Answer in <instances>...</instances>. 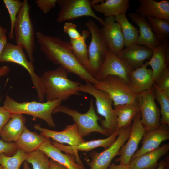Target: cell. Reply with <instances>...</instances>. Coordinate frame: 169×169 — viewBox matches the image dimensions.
Listing matches in <instances>:
<instances>
[{
	"instance_id": "1",
	"label": "cell",
	"mask_w": 169,
	"mask_h": 169,
	"mask_svg": "<svg viewBox=\"0 0 169 169\" xmlns=\"http://www.w3.org/2000/svg\"><path fill=\"white\" fill-rule=\"evenodd\" d=\"M35 34L40 50L48 60L59 65L68 73L77 75L86 83L94 84L98 82L78 61L70 42L63 41L58 37L45 34L40 31H37Z\"/></svg>"
},
{
	"instance_id": "2",
	"label": "cell",
	"mask_w": 169,
	"mask_h": 169,
	"mask_svg": "<svg viewBox=\"0 0 169 169\" xmlns=\"http://www.w3.org/2000/svg\"><path fill=\"white\" fill-rule=\"evenodd\" d=\"M68 73L59 66L54 70L44 72L41 75L47 101L60 99L67 100L72 95H79V87L81 84L68 77Z\"/></svg>"
},
{
	"instance_id": "3",
	"label": "cell",
	"mask_w": 169,
	"mask_h": 169,
	"mask_svg": "<svg viewBox=\"0 0 169 169\" xmlns=\"http://www.w3.org/2000/svg\"><path fill=\"white\" fill-rule=\"evenodd\" d=\"M62 101L57 99L45 102L35 101L19 102L15 101L8 95H6L3 106L13 113L27 114L33 118H38L44 121L51 127H55V125L52 116L53 111Z\"/></svg>"
},
{
	"instance_id": "4",
	"label": "cell",
	"mask_w": 169,
	"mask_h": 169,
	"mask_svg": "<svg viewBox=\"0 0 169 169\" xmlns=\"http://www.w3.org/2000/svg\"><path fill=\"white\" fill-rule=\"evenodd\" d=\"M79 91L87 93L92 95L95 99L97 113L104 118L101 119V126L110 136L117 129V118L112 107L113 100L109 95L103 90L97 89L91 83L81 84Z\"/></svg>"
},
{
	"instance_id": "5",
	"label": "cell",
	"mask_w": 169,
	"mask_h": 169,
	"mask_svg": "<svg viewBox=\"0 0 169 169\" xmlns=\"http://www.w3.org/2000/svg\"><path fill=\"white\" fill-rule=\"evenodd\" d=\"M30 8L27 0H24L17 15L14 33L17 44L25 49L29 61L33 63L34 61L33 52L35 49V31L29 16Z\"/></svg>"
},
{
	"instance_id": "6",
	"label": "cell",
	"mask_w": 169,
	"mask_h": 169,
	"mask_svg": "<svg viewBox=\"0 0 169 169\" xmlns=\"http://www.w3.org/2000/svg\"><path fill=\"white\" fill-rule=\"evenodd\" d=\"M58 112L64 113L72 117L74 123L78 126L79 135L83 138L93 132L110 136L108 133L98 123V120L101 119L95 112L92 99L90 100L88 110L85 113H81L74 109L60 105L54 108L52 114Z\"/></svg>"
},
{
	"instance_id": "7",
	"label": "cell",
	"mask_w": 169,
	"mask_h": 169,
	"mask_svg": "<svg viewBox=\"0 0 169 169\" xmlns=\"http://www.w3.org/2000/svg\"><path fill=\"white\" fill-rule=\"evenodd\" d=\"M85 25L91 35V40L88 49V60L90 74L95 78L110 50L96 23L93 20L89 19Z\"/></svg>"
},
{
	"instance_id": "8",
	"label": "cell",
	"mask_w": 169,
	"mask_h": 169,
	"mask_svg": "<svg viewBox=\"0 0 169 169\" xmlns=\"http://www.w3.org/2000/svg\"><path fill=\"white\" fill-rule=\"evenodd\" d=\"M0 62L14 63L24 67L30 75L31 82L36 91L39 101H43L45 92L41 77L35 73L33 63L27 60L22 47L7 42L1 52Z\"/></svg>"
},
{
	"instance_id": "9",
	"label": "cell",
	"mask_w": 169,
	"mask_h": 169,
	"mask_svg": "<svg viewBox=\"0 0 169 169\" xmlns=\"http://www.w3.org/2000/svg\"><path fill=\"white\" fill-rule=\"evenodd\" d=\"M93 85L97 89L109 95L114 106L134 103L137 100V94L131 89L124 80L117 76H107Z\"/></svg>"
},
{
	"instance_id": "10",
	"label": "cell",
	"mask_w": 169,
	"mask_h": 169,
	"mask_svg": "<svg viewBox=\"0 0 169 169\" xmlns=\"http://www.w3.org/2000/svg\"><path fill=\"white\" fill-rule=\"evenodd\" d=\"M138 102L141 113V121L145 131L155 130L160 126V111L155 101L153 89L137 94Z\"/></svg>"
},
{
	"instance_id": "11",
	"label": "cell",
	"mask_w": 169,
	"mask_h": 169,
	"mask_svg": "<svg viewBox=\"0 0 169 169\" xmlns=\"http://www.w3.org/2000/svg\"><path fill=\"white\" fill-rule=\"evenodd\" d=\"M60 7L56 21L61 22L74 20L83 16H90L97 20L102 26L104 20L93 11L89 0H57Z\"/></svg>"
},
{
	"instance_id": "12",
	"label": "cell",
	"mask_w": 169,
	"mask_h": 169,
	"mask_svg": "<svg viewBox=\"0 0 169 169\" xmlns=\"http://www.w3.org/2000/svg\"><path fill=\"white\" fill-rule=\"evenodd\" d=\"M131 128V125L121 128L115 142L102 152H91V160L88 163L90 169H107L113 158L119 155L120 149L129 137Z\"/></svg>"
},
{
	"instance_id": "13",
	"label": "cell",
	"mask_w": 169,
	"mask_h": 169,
	"mask_svg": "<svg viewBox=\"0 0 169 169\" xmlns=\"http://www.w3.org/2000/svg\"><path fill=\"white\" fill-rule=\"evenodd\" d=\"M135 69L110 51L95 78L100 81L107 76L111 75L119 77L127 84L129 74Z\"/></svg>"
},
{
	"instance_id": "14",
	"label": "cell",
	"mask_w": 169,
	"mask_h": 169,
	"mask_svg": "<svg viewBox=\"0 0 169 169\" xmlns=\"http://www.w3.org/2000/svg\"><path fill=\"white\" fill-rule=\"evenodd\" d=\"M141 113L139 112L134 117L128 141L120 149L119 153L120 156L115 159V162L128 165L137 150L139 144L146 132L141 121Z\"/></svg>"
},
{
	"instance_id": "15",
	"label": "cell",
	"mask_w": 169,
	"mask_h": 169,
	"mask_svg": "<svg viewBox=\"0 0 169 169\" xmlns=\"http://www.w3.org/2000/svg\"><path fill=\"white\" fill-rule=\"evenodd\" d=\"M120 129H116L112 134L106 138L88 141H85L76 146L65 145L53 140L51 141V142L53 145L59 148L61 151L64 152L66 153L74 155L75 157L76 162L79 165H83L78 154V151L88 152L94 149L100 147L105 149L107 148L115 141Z\"/></svg>"
},
{
	"instance_id": "16",
	"label": "cell",
	"mask_w": 169,
	"mask_h": 169,
	"mask_svg": "<svg viewBox=\"0 0 169 169\" xmlns=\"http://www.w3.org/2000/svg\"><path fill=\"white\" fill-rule=\"evenodd\" d=\"M34 128L45 137L51 138L61 144L66 143L69 146H74L86 141L79 135L78 126L75 123L67 125L63 131H60L42 128L39 124L34 125Z\"/></svg>"
},
{
	"instance_id": "17",
	"label": "cell",
	"mask_w": 169,
	"mask_h": 169,
	"mask_svg": "<svg viewBox=\"0 0 169 169\" xmlns=\"http://www.w3.org/2000/svg\"><path fill=\"white\" fill-rule=\"evenodd\" d=\"M100 29L110 51L116 54L125 45L121 28L114 16L106 17Z\"/></svg>"
},
{
	"instance_id": "18",
	"label": "cell",
	"mask_w": 169,
	"mask_h": 169,
	"mask_svg": "<svg viewBox=\"0 0 169 169\" xmlns=\"http://www.w3.org/2000/svg\"><path fill=\"white\" fill-rule=\"evenodd\" d=\"M169 126L165 124L161 123L158 128L145 132L142 139L141 146L133 155L131 159L157 148L162 142L168 140Z\"/></svg>"
},
{
	"instance_id": "19",
	"label": "cell",
	"mask_w": 169,
	"mask_h": 169,
	"mask_svg": "<svg viewBox=\"0 0 169 169\" xmlns=\"http://www.w3.org/2000/svg\"><path fill=\"white\" fill-rule=\"evenodd\" d=\"M116 54L135 69L142 66L145 60L150 59L152 50L146 46L135 43L123 49Z\"/></svg>"
},
{
	"instance_id": "20",
	"label": "cell",
	"mask_w": 169,
	"mask_h": 169,
	"mask_svg": "<svg viewBox=\"0 0 169 169\" xmlns=\"http://www.w3.org/2000/svg\"><path fill=\"white\" fill-rule=\"evenodd\" d=\"M146 62L141 67L135 69L130 74L127 84L136 94L151 89L154 83L151 69L147 68Z\"/></svg>"
},
{
	"instance_id": "21",
	"label": "cell",
	"mask_w": 169,
	"mask_h": 169,
	"mask_svg": "<svg viewBox=\"0 0 169 169\" xmlns=\"http://www.w3.org/2000/svg\"><path fill=\"white\" fill-rule=\"evenodd\" d=\"M129 16L139 27V34L136 44L146 46L152 50L162 44L154 33L146 17L135 13H130Z\"/></svg>"
},
{
	"instance_id": "22",
	"label": "cell",
	"mask_w": 169,
	"mask_h": 169,
	"mask_svg": "<svg viewBox=\"0 0 169 169\" xmlns=\"http://www.w3.org/2000/svg\"><path fill=\"white\" fill-rule=\"evenodd\" d=\"M169 150V143L147 152L139 156L131 159L128 166L130 169H156L158 161Z\"/></svg>"
},
{
	"instance_id": "23",
	"label": "cell",
	"mask_w": 169,
	"mask_h": 169,
	"mask_svg": "<svg viewBox=\"0 0 169 169\" xmlns=\"http://www.w3.org/2000/svg\"><path fill=\"white\" fill-rule=\"evenodd\" d=\"M137 13L146 18L164 19L169 21V2L166 0H139Z\"/></svg>"
},
{
	"instance_id": "24",
	"label": "cell",
	"mask_w": 169,
	"mask_h": 169,
	"mask_svg": "<svg viewBox=\"0 0 169 169\" xmlns=\"http://www.w3.org/2000/svg\"><path fill=\"white\" fill-rule=\"evenodd\" d=\"M52 160L68 169H86L84 166L78 164L75 157L69 154L62 153L59 148L53 145L49 138H47L39 148Z\"/></svg>"
},
{
	"instance_id": "25",
	"label": "cell",
	"mask_w": 169,
	"mask_h": 169,
	"mask_svg": "<svg viewBox=\"0 0 169 169\" xmlns=\"http://www.w3.org/2000/svg\"><path fill=\"white\" fill-rule=\"evenodd\" d=\"M26 121L23 114L13 113L0 132L2 140L6 142H16L25 126Z\"/></svg>"
},
{
	"instance_id": "26",
	"label": "cell",
	"mask_w": 169,
	"mask_h": 169,
	"mask_svg": "<svg viewBox=\"0 0 169 169\" xmlns=\"http://www.w3.org/2000/svg\"><path fill=\"white\" fill-rule=\"evenodd\" d=\"M152 55L148 61V65L152 69L154 84L162 71L169 63V45L162 44L152 50Z\"/></svg>"
},
{
	"instance_id": "27",
	"label": "cell",
	"mask_w": 169,
	"mask_h": 169,
	"mask_svg": "<svg viewBox=\"0 0 169 169\" xmlns=\"http://www.w3.org/2000/svg\"><path fill=\"white\" fill-rule=\"evenodd\" d=\"M46 138L31 132L25 126L17 141L15 142L18 149L28 154L39 148Z\"/></svg>"
},
{
	"instance_id": "28",
	"label": "cell",
	"mask_w": 169,
	"mask_h": 169,
	"mask_svg": "<svg viewBox=\"0 0 169 169\" xmlns=\"http://www.w3.org/2000/svg\"><path fill=\"white\" fill-rule=\"evenodd\" d=\"M129 0H106L92 8L105 17L125 14L129 7Z\"/></svg>"
},
{
	"instance_id": "29",
	"label": "cell",
	"mask_w": 169,
	"mask_h": 169,
	"mask_svg": "<svg viewBox=\"0 0 169 169\" xmlns=\"http://www.w3.org/2000/svg\"><path fill=\"white\" fill-rule=\"evenodd\" d=\"M114 109L117 118V129L131 126L134 117L140 112L137 100L133 103L114 106Z\"/></svg>"
},
{
	"instance_id": "30",
	"label": "cell",
	"mask_w": 169,
	"mask_h": 169,
	"mask_svg": "<svg viewBox=\"0 0 169 169\" xmlns=\"http://www.w3.org/2000/svg\"><path fill=\"white\" fill-rule=\"evenodd\" d=\"M90 33L89 30H84L82 32L80 38L70 39V43L73 53L76 59L80 64L90 74L88 49L86 44V40L89 36Z\"/></svg>"
},
{
	"instance_id": "31",
	"label": "cell",
	"mask_w": 169,
	"mask_h": 169,
	"mask_svg": "<svg viewBox=\"0 0 169 169\" xmlns=\"http://www.w3.org/2000/svg\"><path fill=\"white\" fill-rule=\"evenodd\" d=\"M114 17L116 22L121 28L126 47L136 43L139 34L138 29L129 22L125 14L120 15Z\"/></svg>"
},
{
	"instance_id": "32",
	"label": "cell",
	"mask_w": 169,
	"mask_h": 169,
	"mask_svg": "<svg viewBox=\"0 0 169 169\" xmlns=\"http://www.w3.org/2000/svg\"><path fill=\"white\" fill-rule=\"evenodd\" d=\"M154 34L163 44L169 45V21L150 17L146 18Z\"/></svg>"
},
{
	"instance_id": "33",
	"label": "cell",
	"mask_w": 169,
	"mask_h": 169,
	"mask_svg": "<svg viewBox=\"0 0 169 169\" xmlns=\"http://www.w3.org/2000/svg\"><path fill=\"white\" fill-rule=\"evenodd\" d=\"M28 154L18 148L14 155L8 156L0 154V165L4 169H19L22 164L26 161Z\"/></svg>"
},
{
	"instance_id": "34",
	"label": "cell",
	"mask_w": 169,
	"mask_h": 169,
	"mask_svg": "<svg viewBox=\"0 0 169 169\" xmlns=\"http://www.w3.org/2000/svg\"><path fill=\"white\" fill-rule=\"evenodd\" d=\"M153 87L154 98L159 103L161 107V123L169 125V96L163 92L155 84Z\"/></svg>"
},
{
	"instance_id": "35",
	"label": "cell",
	"mask_w": 169,
	"mask_h": 169,
	"mask_svg": "<svg viewBox=\"0 0 169 169\" xmlns=\"http://www.w3.org/2000/svg\"><path fill=\"white\" fill-rule=\"evenodd\" d=\"M26 161L32 164L33 169H49L48 157L39 149L28 153Z\"/></svg>"
},
{
	"instance_id": "36",
	"label": "cell",
	"mask_w": 169,
	"mask_h": 169,
	"mask_svg": "<svg viewBox=\"0 0 169 169\" xmlns=\"http://www.w3.org/2000/svg\"><path fill=\"white\" fill-rule=\"evenodd\" d=\"M3 1L10 17L11 27L8 37L12 39L14 37V28L17 15L23 6V2L19 0H3Z\"/></svg>"
},
{
	"instance_id": "37",
	"label": "cell",
	"mask_w": 169,
	"mask_h": 169,
	"mask_svg": "<svg viewBox=\"0 0 169 169\" xmlns=\"http://www.w3.org/2000/svg\"><path fill=\"white\" fill-rule=\"evenodd\" d=\"M155 84L163 92L169 96V69L168 66L162 71Z\"/></svg>"
},
{
	"instance_id": "38",
	"label": "cell",
	"mask_w": 169,
	"mask_h": 169,
	"mask_svg": "<svg viewBox=\"0 0 169 169\" xmlns=\"http://www.w3.org/2000/svg\"><path fill=\"white\" fill-rule=\"evenodd\" d=\"M77 26L71 22H65L63 26L64 32L67 33L70 39H74L80 38L81 34L76 29Z\"/></svg>"
},
{
	"instance_id": "39",
	"label": "cell",
	"mask_w": 169,
	"mask_h": 169,
	"mask_svg": "<svg viewBox=\"0 0 169 169\" xmlns=\"http://www.w3.org/2000/svg\"><path fill=\"white\" fill-rule=\"evenodd\" d=\"M35 3L43 13L45 14L55 7L57 0H37Z\"/></svg>"
},
{
	"instance_id": "40",
	"label": "cell",
	"mask_w": 169,
	"mask_h": 169,
	"mask_svg": "<svg viewBox=\"0 0 169 169\" xmlns=\"http://www.w3.org/2000/svg\"><path fill=\"white\" fill-rule=\"evenodd\" d=\"M17 149L15 142H6L0 140V154L9 155L16 152Z\"/></svg>"
},
{
	"instance_id": "41",
	"label": "cell",
	"mask_w": 169,
	"mask_h": 169,
	"mask_svg": "<svg viewBox=\"0 0 169 169\" xmlns=\"http://www.w3.org/2000/svg\"><path fill=\"white\" fill-rule=\"evenodd\" d=\"M13 114L3 106H0V133L3 126L11 119Z\"/></svg>"
},
{
	"instance_id": "42",
	"label": "cell",
	"mask_w": 169,
	"mask_h": 169,
	"mask_svg": "<svg viewBox=\"0 0 169 169\" xmlns=\"http://www.w3.org/2000/svg\"><path fill=\"white\" fill-rule=\"evenodd\" d=\"M49 169H68L64 166L50 159Z\"/></svg>"
},
{
	"instance_id": "43",
	"label": "cell",
	"mask_w": 169,
	"mask_h": 169,
	"mask_svg": "<svg viewBox=\"0 0 169 169\" xmlns=\"http://www.w3.org/2000/svg\"><path fill=\"white\" fill-rule=\"evenodd\" d=\"M107 169H130L128 165L121 164L116 165L114 163L110 164Z\"/></svg>"
},
{
	"instance_id": "44",
	"label": "cell",
	"mask_w": 169,
	"mask_h": 169,
	"mask_svg": "<svg viewBox=\"0 0 169 169\" xmlns=\"http://www.w3.org/2000/svg\"><path fill=\"white\" fill-rule=\"evenodd\" d=\"M10 70L9 67L7 66L0 67V77L8 74Z\"/></svg>"
},
{
	"instance_id": "45",
	"label": "cell",
	"mask_w": 169,
	"mask_h": 169,
	"mask_svg": "<svg viewBox=\"0 0 169 169\" xmlns=\"http://www.w3.org/2000/svg\"><path fill=\"white\" fill-rule=\"evenodd\" d=\"M7 42L6 36L3 37L0 39V56L3 48Z\"/></svg>"
},
{
	"instance_id": "46",
	"label": "cell",
	"mask_w": 169,
	"mask_h": 169,
	"mask_svg": "<svg viewBox=\"0 0 169 169\" xmlns=\"http://www.w3.org/2000/svg\"><path fill=\"white\" fill-rule=\"evenodd\" d=\"M105 1L104 0H89V2L92 8L94 5L103 3Z\"/></svg>"
},
{
	"instance_id": "47",
	"label": "cell",
	"mask_w": 169,
	"mask_h": 169,
	"mask_svg": "<svg viewBox=\"0 0 169 169\" xmlns=\"http://www.w3.org/2000/svg\"><path fill=\"white\" fill-rule=\"evenodd\" d=\"M166 164V160H162L158 163V167L156 169H165Z\"/></svg>"
},
{
	"instance_id": "48",
	"label": "cell",
	"mask_w": 169,
	"mask_h": 169,
	"mask_svg": "<svg viewBox=\"0 0 169 169\" xmlns=\"http://www.w3.org/2000/svg\"><path fill=\"white\" fill-rule=\"evenodd\" d=\"M7 32L6 29L0 26V39L3 37L6 36Z\"/></svg>"
},
{
	"instance_id": "49",
	"label": "cell",
	"mask_w": 169,
	"mask_h": 169,
	"mask_svg": "<svg viewBox=\"0 0 169 169\" xmlns=\"http://www.w3.org/2000/svg\"><path fill=\"white\" fill-rule=\"evenodd\" d=\"M23 169H31L28 166V163L26 161L23 162Z\"/></svg>"
},
{
	"instance_id": "50",
	"label": "cell",
	"mask_w": 169,
	"mask_h": 169,
	"mask_svg": "<svg viewBox=\"0 0 169 169\" xmlns=\"http://www.w3.org/2000/svg\"><path fill=\"white\" fill-rule=\"evenodd\" d=\"M0 169H4V168L0 165Z\"/></svg>"
}]
</instances>
